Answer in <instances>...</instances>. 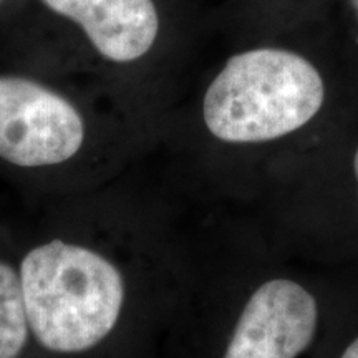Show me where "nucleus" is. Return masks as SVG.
I'll return each instance as SVG.
<instances>
[{
  "label": "nucleus",
  "instance_id": "nucleus-1",
  "mask_svg": "<svg viewBox=\"0 0 358 358\" xmlns=\"http://www.w3.org/2000/svg\"><path fill=\"white\" fill-rule=\"evenodd\" d=\"M27 201L10 231L37 358H122L143 299V232L124 173Z\"/></svg>",
  "mask_w": 358,
  "mask_h": 358
},
{
  "label": "nucleus",
  "instance_id": "nucleus-2",
  "mask_svg": "<svg viewBox=\"0 0 358 358\" xmlns=\"http://www.w3.org/2000/svg\"><path fill=\"white\" fill-rule=\"evenodd\" d=\"M123 163L73 98L38 78L0 73V179L27 199L106 185L122 176Z\"/></svg>",
  "mask_w": 358,
  "mask_h": 358
},
{
  "label": "nucleus",
  "instance_id": "nucleus-3",
  "mask_svg": "<svg viewBox=\"0 0 358 358\" xmlns=\"http://www.w3.org/2000/svg\"><path fill=\"white\" fill-rule=\"evenodd\" d=\"M325 100L319 70L282 48L237 53L203 96V123L214 140L231 145L285 136L310 122Z\"/></svg>",
  "mask_w": 358,
  "mask_h": 358
},
{
  "label": "nucleus",
  "instance_id": "nucleus-4",
  "mask_svg": "<svg viewBox=\"0 0 358 358\" xmlns=\"http://www.w3.org/2000/svg\"><path fill=\"white\" fill-rule=\"evenodd\" d=\"M319 324L313 295L297 282L272 279L249 297L222 358H297Z\"/></svg>",
  "mask_w": 358,
  "mask_h": 358
},
{
  "label": "nucleus",
  "instance_id": "nucleus-5",
  "mask_svg": "<svg viewBox=\"0 0 358 358\" xmlns=\"http://www.w3.org/2000/svg\"><path fill=\"white\" fill-rule=\"evenodd\" d=\"M82 27L103 60L129 65L150 53L159 32L153 0H42Z\"/></svg>",
  "mask_w": 358,
  "mask_h": 358
},
{
  "label": "nucleus",
  "instance_id": "nucleus-6",
  "mask_svg": "<svg viewBox=\"0 0 358 358\" xmlns=\"http://www.w3.org/2000/svg\"><path fill=\"white\" fill-rule=\"evenodd\" d=\"M0 358H37L10 224L0 221Z\"/></svg>",
  "mask_w": 358,
  "mask_h": 358
},
{
  "label": "nucleus",
  "instance_id": "nucleus-7",
  "mask_svg": "<svg viewBox=\"0 0 358 358\" xmlns=\"http://www.w3.org/2000/svg\"><path fill=\"white\" fill-rule=\"evenodd\" d=\"M340 358H358V338L353 340L350 345L345 348V352L342 353V357Z\"/></svg>",
  "mask_w": 358,
  "mask_h": 358
},
{
  "label": "nucleus",
  "instance_id": "nucleus-8",
  "mask_svg": "<svg viewBox=\"0 0 358 358\" xmlns=\"http://www.w3.org/2000/svg\"><path fill=\"white\" fill-rule=\"evenodd\" d=\"M353 169H355V176L358 181V150L355 151V158H353Z\"/></svg>",
  "mask_w": 358,
  "mask_h": 358
},
{
  "label": "nucleus",
  "instance_id": "nucleus-9",
  "mask_svg": "<svg viewBox=\"0 0 358 358\" xmlns=\"http://www.w3.org/2000/svg\"><path fill=\"white\" fill-rule=\"evenodd\" d=\"M352 6H353V8H355L357 17H358V0H352Z\"/></svg>",
  "mask_w": 358,
  "mask_h": 358
}]
</instances>
